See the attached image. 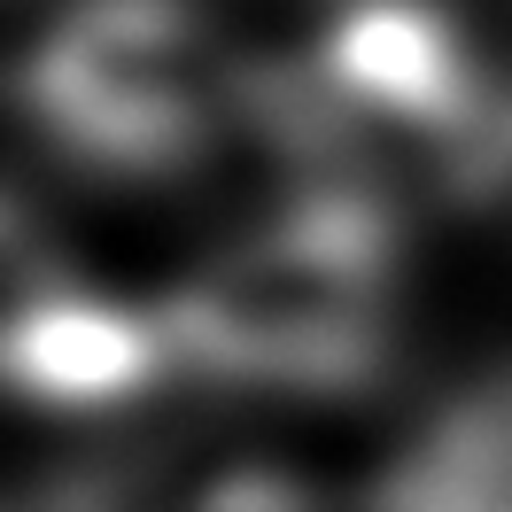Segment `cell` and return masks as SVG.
<instances>
[{"label": "cell", "instance_id": "3", "mask_svg": "<svg viewBox=\"0 0 512 512\" xmlns=\"http://www.w3.org/2000/svg\"><path fill=\"white\" fill-rule=\"evenodd\" d=\"M326 86L396 132H458L481 109L474 55L427 0H365L326 39Z\"/></svg>", "mask_w": 512, "mask_h": 512}, {"label": "cell", "instance_id": "5", "mask_svg": "<svg viewBox=\"0 0 512 512\" xmlns=\"http://www.w3.org/2000/svg\"><path fill=\"white\" fill-rule=\"evenodd\" d=\"M16 512H140L117 489V481H70V489H47V497H24Z\"/></svg>", "mask_w": 512, "mask_h": 512}, {"label": "cell", "instance_id": "1", "mask_svg": "<svg viewBox=\"0 0 512 512\" xmlns=\"http://www.w3.org/2000/svg\"><path fill=\"white\" fill-rule=\"evenodd\" d=\"M388 233L373 202H303L194 280L163 326L218 381H357L381 350Z\"/></svg>", "mask_w": 512, "mask_h": 512}, {"label": "cell", "instance_id": "2", "mask_svg": "<svg viewBox=\"0 0 512 512\" xmlns=\"http://www.w3.org/2000/svg\"><path fill=\"white\" fill-rule=\"evenodd\" d=\"M24 94L63 148L148 171L233 117L241 63L194 0H78L32 55Z\"/></svg>", "mask_w": 512, "mask_h": 512}, {"label": "cell", "instance_id": "4", "mask_svg": "<svg viewBox=\"0 0 512 512\" xmlns=\"http://www.w3.org/2000/svg\"><path fill=\"white\" fill-rule=\"evenodd\" d=\"M171 326L101 295H24L8 326V381L47 404H117L171 365Z\"/></svg>", "mask_w": 512, "mask_h": 512}]
</instances>
